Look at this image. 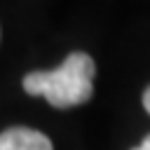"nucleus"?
I'll use <instances>...</instances> for the list:
<instances>
[{
  "instance_id": "20e7f679",
  "label": "nucleus",
  "mask_w": 150,
  "mask_h": 150,
  "mask_svg": "<svg viewBox=\"0 0 150 150\" xmlns=\"http://www.w3.org/2000/svg\"><path fill=\"white\" fill-rule=\"evenodd\" d=\"M143 105H145V110L150 112V87L143 91Z\"/></svg>"
},
{
  "instance_id": "7ed1b4c3",
  "label": "nucleus",
  "mask_w": 150,
  "mask_h": 150,
  "mask_svg": "<svg viewBox=\"0 0 150 150\" xmlns=\"http://www.w3.org/2000/svg\"><path fill=\"white\" fill-rule=\"evenodd\" d=\"M134 150H150V134H148V136H145V138H143V141H141Z\"/></svg>"
},
{
  "instance_id": "f257e3e1",
  "label": "nucleus",
  "mask_w": 150,
  "mask_h": 150,
  "mask_svg": "<svg viewBox=\"0 0 150 150\" xmlns=\"http://www.w3.org/2000/svg\"><path fill=\"white\" fill-rule=\"evenodd\" d=\"M94 73V59L84 52H73L54 70L28 73L23 77V89L33 96H45L54 108H73L91 98Z\"/></svg>"
},
{
  "instance_id": "f03ea898",
  "label": "nucleus",
  "mask_w": 150,
  "mask_h": 150,
  "mask_svg": "<svg viewBox=\"0 0 150 150\" xmlns=\"http://www.w3.org/2000/svg\"><path fill=\"white\" fill-rule=\"evenodd\" d=\"M0 150H54V145L38 129L12 127L0 134Z\"/></svg>"
}]
</instances>
